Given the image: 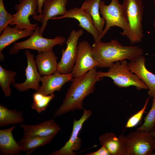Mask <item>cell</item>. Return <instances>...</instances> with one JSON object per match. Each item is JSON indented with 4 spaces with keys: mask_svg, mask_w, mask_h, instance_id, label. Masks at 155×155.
Listing matches in <instances>:
<instances>
[{
    "mask_svg": "<svg viewBox=\"0 0 155 155\" xmlns=\"http://www.w3.org/2000/svg\"><path fill=\"white\" fill-rule=\"evenodd\" d=\"M145 58L141 55L128 63L130 70L136 75L148 88V94L152 97L155 94V74L148 70L145 65Z\"/></svg>",
    "mask_w": 155,
    "mask_h": 155,
    "instance_id": "cell-15",
    "label": "cell"
},
{
    "mask_svg": "<svg viewBox=\"0 0 155 155\" xmlns=\"http://www.w3.org/2000/svg\"><path fill=\"white\" fill-rule=\"evenodd\" d=\"M129 26L126 36L132 44L140 42L144 36L142 21V0H123L122 4Z\"/></svg>",
    "mask_w": 155,
    "mask_h": 155,
    "instance_id": "cell-4",
    "label": "cell"
},
{
    "mask_svg": "<svg viewBox=\"0 0 155 155\" xmlns=\"http://www.w3.org/2000/svg\"><path fill=\"white\" fill-rule=\"evenodd\" d=\"M91 49L93 57L98 63L97 67L100 68H109L118 61H133L143 54V49L140 46H123L115 39L108 42H94Z\"/></svg>",
    "mask_w": 155,
    "mask_h": 155,
    "instance_id": "cell-2",
    "label": "cell"
},
{
    "mask_svg": "<svg viewBox=\"0 0 155 155\" xmlns=\"http://www.w3.org/2000/svg\"><path fill=\"white\" fill-rule=\"evenodd\" d=\"M74 18L79 22V25L93 36L95 43L101 41V38L95 27L92 18L89 14L81 7H75L67 10L63 16L52 18L51 20H57L64 18Z\"/></svg>",
    "mask_w": 155,
    "mask_h": 155,
    "instance_id": "cell-14",
    "label": "cell"
},
{
    "mask_svg": "<svg viewBox=\"0 0 155 155\" xmlns=\"http://www.w3.org/2000/svg\"><path fill=\"white\" fill-rule=\"evenodd\" d=\"M37 0H23L15 6L17 12L13 15V20L10 25H15L21 30L27 29L34 31L38 26L37 24L31 23L29 17L37 14Z\"/></svg>",
    "mask_w": 155,
    "mask_h": 155,
    "instance_id": "cell-10",
    "label": "cell"
},
{
    "mask_svg": "<svg viewBox=\"0 0 155 155\" xmlns=\"http://www.w3.org/2000/svg\"><path fill=\"white\" fill-rule=\"evenodd\" d=\"M153 102L152 107L149 112L144 119V122L140 127L137 128V130L150 131L155 125V94L152 97Z\"/></svg>",
    "mask_w": 155,
    "mask_h": 155,
    "instance_id": "cell-27",
    "label": "cell"
},
{
    "mask_svg": "<svg viewBox=\"0 0 155 155\" xmlns=\"http://www.w3.org/2000/svg\"><path fill=\"white\" fill-rule=\"evenodd\" d=\"M149 132L151 134L155 140V126Z\"/></svg>",
    "mask_w": 155,
    "mask_h": 155,
    "instance_id": "cell-32",
    "label": "cell"
},
{
    "mask_svg": "<svg viewBox=\"0 0 155 155\" xmlns=\"http://www.w3.org/2000/svg\"><path fill=\"white\" fill-rule=\"evenodd\" d=\"M73 78L71 73L63 74L56 72L53 74L41 76L42 85L36 91L44 95H48L56 91H60L66 83L71 81Z\"/></svg>",
    "mask_w": 155,
    "mask_h": 155,
    "instance_id": "cell-16",
    "label": "cell"
},
{
    "mask_svg": "<svg viewBox=\"0 0 155 155\" xmlns=\"http://www.w3.org/2000/svg\"><path fill=\"white\" fill-rule=\"evenodd\" d=\"M150 97L146 100L143 107L139 111L131 117L127 121L125 127L127 128L134 127L136 126L141 119L143 114L148 103Z\"/></svg>",
    "mask_w": 155,
    "mask_h": 155,
    "instance_id": "cell-29",
    "label": "cell"
},
{
    "mask_svg": "<svg viewBox=\"0 0 155 155\" xmlns=\"http://www.w3.org/2000/svg\"><path fill=\"white\" fill-rule=\"evenodd\" d=\"M15 127L0 130V154L18 155L22 151L18 142L13 137L12 131Z\"/></svg>",
    "mask_w": 155,
    "mask_h": 155,
    "instance_id": "cell-21",
    "label": "cell"
},
{
    "mask_svg": "<svg viewBox=\"0 0 155 155\" xmlns=\"http://www.w3.org/2000/svg\"><path fill=\"white\" fill-rule=\"evenodd\" d=\"M55 136L52 135L44 137L23 136L18 142L22 151L26 155L31 154L37 148L49 143Z\"/></svg>",
    "mask_w": 155,
    "mask_h": 155,
    "instance_id": "cell-23",
    "label": "cell"
},
{
    "mask_svg": "<svg viewBox=\"0 0 155 155\" xmlns=\"http://www.w3.org/2000/svg\"><path fill=\"white\" fill-rule=\"evenodd\" d=\"M27 59V65L26 69L25 81L21 83H15L13 86L20 92L25 91L31 89L37 91L40 86L41 76L37 68L34 55L28 49L25 52Z\"/></svg>",
    "mask_w": 155,
    "mask_h": 155,
    "instance_id": "cell-13",
    "label": "cell"
},
{
    "mask_svg": "<svg viewBox=\"0 0 155 155\" xmlns=\"http://www.w3.org/2000/svg\"><path fill=\"white\" fill-rule=\"evenodd\" d=\"M38 26L30 37L26 40L14 43L9 50L10 55H16L18 51L24 49H31L38 53L53 51V48L56 45H63L65 42V38L62 36H57L52 39L43 37L39 32Z\"/></svg>",
    "mask_w": 155,
    "mask_h": 155,
    "instance_id": "cell-6",
    "label": "cell"
},
{
    "mask_svg": "<svg viewBox=\"0 0 155 155\" xmlns=\"http://www.w3.org/2000/svg\"><path fill=\"white\" fill-rule=\"evenodd\" d=\"M154 4H155V0L154 1ZM153 26H155V22L154 23Z\"/></svg>",
    "mask_w": 155,
    "mask_h": 155,
    "instance_id": "cell-33",
    "label": "cell"
},
{
    "mask_svg": "<svg viewBox=\"0 0 155 155\" xmlns=\"http://www.w3.org/2000/svg\"><path fill=\"white\" fill-rule=\"evenodd\" d=\"M23 0H19V2H21Z\"/></svg>",
    "mask_w": 155,
    "mask_h": 155,
    "instance_id": "cell-34",
    "label": "cell"
},
{
    "mask_svg": "<svg viewBox=\"0 0 155 155\" xmlns=\"http://www.w3.org/2000/svg\"><path fill=\"white\" fill-rule=\"evenodd\" d=\"M85 155H111L107 149L104 146L101 147L98 150L92 152L87 153Z\"/></svg>",
    "mask_w": 155,
    "mask_h": 155,
    "instance_id": "cell-30",
    "label": "cell"
},
{
    "mask_svg": "<svg viewBox=\"0 0 155 155\" xmlns=\"http://www.w3.org/2000/svg\"><path fill=\"white\" fill-rule=\"evenodd\" d=\"M96 75L99 78L104 77L111 78L115 85L120 88L134 86L139 90L148 89L144 83L130 70L125 60L115 62L107 72L97 71Z\"/></svg>",
    "mask_w": 155,
    "mask_h": 155,
    "instance_id": "cell-3",
    "label": "cell"
},
{
    "mask_svg": "<svg viewBox=\"0 0 155 155\" xmlns=\"http://www.w3.org/2000/svg\"></svg>",
    "mask_w": 155,
    "mask_h": 155,
    "instance_id": "cell-35",
    "label": "cell"
},
{
    "mask_svg": "<svg viewBox=\"0 0 155 155\" xmlns=\"http://www.w3.org/2000/svg\"><path fill=\"white\" fill-rule=\"evenodd\" d=\"M24 121L21 111L15 109H9L6 106L0 104V127L21 124Z\"/></svg>",
    "mask_w": 155,
    "mask_h": 155,
    "instance_id": "cell-24",
    "label": "cell"
},
{
    "mask_svg": "<svg viewBox=\"0 0 155 155\" xmlns=\"http://www.w3.org/2000/svg\"><path fill=\"white\" fill-rule=\"evenodd\" d=\"M55 96L53 93L45 95L36 91L33 94V101L31 107L38 113H40L45 110L50 102Z\"/></svg>",
    "mask_w": 155,
    "mask_h": 155,
    "instance_id": "cell-26",
    "label": "cell"
},
{
    "mask_svg": "<svg viewBox=\"0 0 155 155\" xmlns=\"http://www.w3.org/2000/svg\"><path fill=\"white\" fill-rule=\"evenodd\" d=\"M119 0H111L108 5L101 1L99 3L100 13L104 19L106 26L101 36L102 38L110 28L117 26L122 28L123 31L120 32L123 36H126L129 30V23L122 4Z\"/></svg>",
    "mask_w": 155,
    "mask_h": 155,
    "instance_id": "cell-5",
    "label": "cell"
},
{
    "mask_svg": "<svg viewBox=\"0 0 155 155\" xmlns=\"http://www.w3.org/2000/svg\"><path fill=\"white\" fill-rule=\"evenodd\" d=\"M58 57L53 51L39 52L35 59L38 70L42 76L57 72Z\"/></svg>",
    "mask_w": 155,
    "mask_h": 155,
    "instance_id": "cell-20",
    "label": "cell"
},
{
    "mask_svg": "<svg viewBox=\"0 0 155 155\" xmlns=\"http://www.w3.org/2000/svg\"><path fill=\"white\" fill-rule=\"evenodd\" d=\"M127 155H150L155 149V140L149 132L137 130L125 137Z\"/></svg>",
    "mask_w": 155,
    "mask_h": 155,
    "instance_id": "cell-7",
    "label": "cell"
},
{
    "mask_svg": "<svg viewBox=\"0 0 155 155\" xmlns=\"http://www.w3.org/2000/svg\"><path fill=\"white\" fill-rule=\"evenodd\" d=\"M68 1V0H44L42 14L34 15L32 16L34 20L42 23V25L39 29L40 35L42 36L49 19L57 16H63L66 13L67 11L66 6Z\"/></svg>",
    "mask_w": 155,
    "mask_h": 155,
    "instance_id": "cell-12",
    "label": "cell"
},
{
    "mask_svg": "<svg viewBox=\"0 0 155 155\" xmlns=\"http://www.w3.org/2000/svg\"><path fill=\"white\" fill-rule=\"evenodd\" d=\"M82 116L79 120L75 119L71 136L64 146L59 149L52 152L51 155H75V152L80 150L82 145L81 139L79 135L84 122L92 115V112L84 108Z\"/></svg>",
    "mask_w": 155,
    "mask_h": 155,
    "instance_id": "cell-11",
    "label": "cell"
},
{
    "mask_svg": "<svg viewBox=\"0 0 155 155\" xmlns=\"http://www.w3.org/2000/svg\"><path fill=\"white\" fill-rule=\"evenodd\" d=\"M38 2V7L37 12L39 14H41L42 11V7L44 0H37Z\"/></svg>",
    "mask_w": 155,
    "mask_h": 155,
    "instance_id": "cell-31",
    "label": "cell"
},
{
    "mask_svg": "<svg viewBox=\"0 0 155 155\" xmlns=\"http://www.w3.org/2000/svg\"><path fill=\"white\" fill-rule=\"evenodd\" d=\"M98 65L93 57L89 43L85 40L79 42L75 64L71 72L73 78L84 75L90 70L97 67Z\"/></svg>",
    "mask_w": 155,
    "mask_h": 155,
    "instance_id": "cell-9",
    "label": "cell"
},
{
    "mask_svg": "<svg viewBox=\"0 0 155 155\" xmlns=\"http://www.w3.org/2000/svg\"><path fill=\"white\" fill-rule=\"evenodd\" d=\"M82 29L72 30L65 42V49L62 50V56L58 63L57 72L63 74L71 73L75 64L79 39L84 33Z\"/></svg>",
    "mask_w": 155,
    "mask_h": 155,
    "instance_id": "cell-8",
    "label": "cell"
},
{
    "mask_svg": "<svg viewBox=\"0 0 155 155\" xmlns=\"http://www.w3.org/2000/svg\"><path fill=\"white\" fill-rule=\"evenodd\" d=\"M97 71L96 67L82 76L73 78L63 102L55 112L53 118L75 110L83 109L84 100L94 92L96 83L102 79L97 76Z\"/></svg>",
    "mask_w": 155,
    "mask_h": 155,
    "instance_id": "cell-1",
    "label": "cell"
},
{
    "mask_svg": "<svg viewBox=\"0 0 155 155\" xmlns=\"http://www.w3.org/2000/svg\"><path fill=\"white\" fill-rule=\"evenodd\" d=\"M20 125L24 130L23 136H55L61 130L59 126L52 119L34 125L24 124H21Z\"/></svg>",
    "mask_w": 155,
    "mask_h": 155,
    "instance_id": "cell-17",
    "label": "cell"
},
{
    "mask_svg": "<svg viewBox=\"0 0 155 155\" xmlns=\"http://www.w3.org/2000/svg\"><path fill=\"white\" fill-rule=\"evenodd\" d=\"M123 134L117 137L112 132L101 135L99 140L101 146H104L111 155H127V150Z\"/></svg>",
    "mask_w": 155,
    "mask_h": 155,
    "instance_id": "cell-18",
    "label": "cell"
},
{
    "mask_svg": "<svg viewBox=\"0 0 155 155\" xmlns=\"http://www.w3.org/2000/svg\"><path fill=\"white\" fill-rule=\"evenodd\" d=\"M101 0H85L81 7L86 11L92 17L94 25L100 38L105 22L104 19L100 15L99 3Z\"/></svg>",
    "mask_w": 155,
    "mask_h": 155,
    "instance_id": "cell-22",
    "label": "cell"
},
{
    "mask_svg": "<svg viewBox=\"0 0 155 155\" xmlns=\"http://www.w3.org/2000/svg\"><path fill=\"white\" fill-rule=\"evenodd\" d=\"M13 20V15L8 13L5 8L3 0H0V34Z\"/></svg>",
    "mask_w": 155,
    "mask_h": 155,
    "instance_id": "cell-28",
    "label": "cell"
},
{
    "mask_svg": "<svg viewBox=\"0 0 155 155\" xmlns=\"http://www.w3.org/2000/svg\"><path fill=\"white\" fill-rule=\"evenodd\" d=\"M34 31L27 29L20 30L15 26H8L3 31L0 36V61L4 59L2 50L6 47L18 40L31 35Z\"/></svg>",
    "mask_w": 155,
    "mask_h": 155,
    "instance_id": "cell-19",
    "label": "cell"
},
{
    "mask_svg": "<svg viewBox=\"0 0 155 155\" xmlns=\"http://www.w3.org/2000/svg\"><path fill=\"white\" fill-rule=\"evenodd\" d=\"M16 73L3 68L0 65V85L5 97L9 96L11 94L10 86L15 83V77Z\"/></svg>",
    "mask_w": 155,
    "mask_h": 155,
    "instance_id": "cell-25",
    "label": "cell"
}]
</instances>
